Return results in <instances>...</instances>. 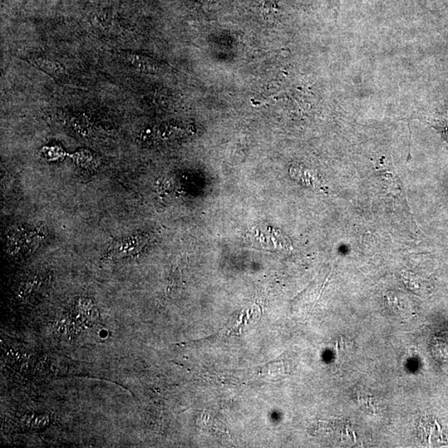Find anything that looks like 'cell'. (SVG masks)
<instances>
[{
    "instance_id": "obj_1",
    "label": "cell",
    "mask_w": 448,
    "mask_h": 448,
    "mask_svg": "<svg viewBox=\"0 0 448 448\" xmlns=\"http://www.w3.org/2000/svg\"><path fill=\"white\" fill-rule=\"evenodd\" d=\"M42 236L36 230L16 229L9 237V249L16 253H29L40 244Z\"/></svg>"
},
{
    "instance_id": "obj_2",
    "label": "cell",
    "mask_w": 448,
    "mask_h": 448,
    "mask_svg": "<svg viewBox=\"0 0 448 448\" xmlns=\"http://www.w3.org/2000/svg\"><path fill=\"white\" fill-rule=\"evenodd\" d=\"M149 239V236L136 235L134 237L118 241L112 245L108 255L110 258L116 259L131 257L141 252Z\"/></svg>"
}]
</instances>
